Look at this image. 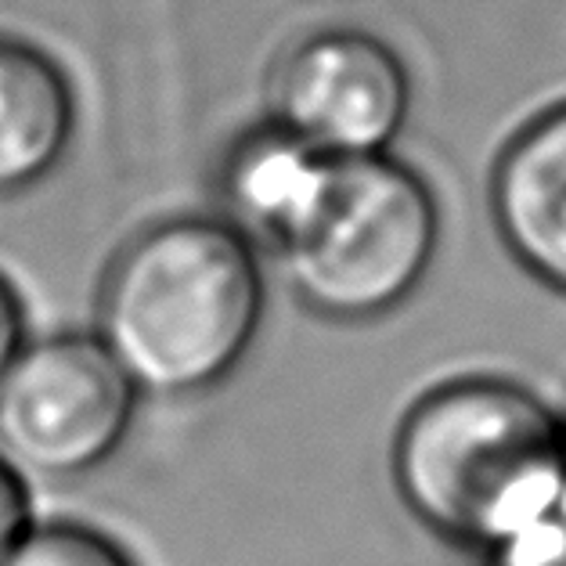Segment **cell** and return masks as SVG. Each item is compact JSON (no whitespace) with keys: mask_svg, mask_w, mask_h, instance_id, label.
I'll return each mask as SVG.
<instances>
[{"mask_svg":"<svg viewBox=\"0 0 566 566\" xmlns=\"http://www.w3.org/2000/svg\"><path fill=\"white\" fill-rule=\"evenodd\" d=\"M491 220L509 256L566 296V102L509 137L491 170Z\"/></svg>","mask_w":566,"mask_h":566,"instance_id":"cell-6","label":"cell"},{"mask_svg":"<svg viewBox=\"0 0 566 566\" xmlns=\"http://www.w3.org/2000/svg\"><path fill=\"white\" fill-rule=\"evenodd\" d=\"M268 282L256 242L224 217H170L108 264L98 336L142 397L217 390L253 350Z\"/></svg>","mask_w":566,"mask_h":566,"instance_id":"cell-1","label":"cell"},{"mask_svg":"<svg viewBox=\"0 0 566 566\" xmlns=\"http://www.w3.org/2000/svg\"><path fill=\"white\" fill-rule=\"evenodd\" d=\"M33 494L25 488V476L0 454V563L33 527Z\"/></svg>","mask_w":566,"mask_h":566,"instance_id":"cell-11","label":"cell"},{"mask_svg":"<svg viewBox=\"0 0 566 566\" xmlns=\"http://www.w3.org/2000/svg\"><path fill=\"white\" fill-rule=\"evenodd\" d=\"M25 347V317H22V300L11 289V282L0 274V379L11 368V361Z\"/></svg>","mask_w":566,"mask_h":566,"instance_id":"cell-12","label":"cell"},{"mask_svg":"<svg viewBox=\"0 0 566 566\" xmlns=\"http://www.w3.org/2000/svg\"><path fill=\"white\" fill-rule=\"evenodd\" d=\"M333 170V156L268 119L228 148L220 167L224 220H231L245 239L264 242L279 253L307 224Z\"/></svg>","mask_w":566,"mask_h":566,"instance_id":"cell-7","label":"cell"},{"mask_svg":"<svg viewBox=\"0 0 566 566\" xmlns=\"http://www.w3.org/2000/svg\"><path fill=\"white\" fill-rule=\"evenodd\" d=\"M390 476L426 531L480 552L566 505V416L516 379H448L405 411Z\"/></svg>","mask_w":566,"mask_h":566,"instance_id":"cell-2","label":"cell"},{"mask_svg":"<svg viewBox=\"0 0 566 566\" xmlns=\"http://www.w3.org/2000/svg\"><path fill=\"white\" fill-rule=\"evenodd\" d=\"M0 566H137L113 537L87 523H33Z\"/></svg>","mask_w":566,"mask_h":566,"instance_id":"cell-9","label":"cell"},{"mask_svg":"<svg viewBox=\"0 0 566 566\" xmlns=\"http://www.w3.org/2000/svg\"><path fill=\"white\" fill-rule=\"evenodd\" d=\"M76 98L59 62L15 36H0V199L40 185L65 159Z\"/></svg>","mask_w":566,"mask_h":566,"instance_id":"cell-8","label":"cell"},{"mask_svg":"<svg viewBox=\"0 0 566 566\" xmlns=\"http://www.w3.org/2000/svg\"><path fill=\"white\" fill-rule=\"evenodd\" d=\"M476 556L480 566H566V505L520 523Z\"/></svg>","mask_w":566,"mask_h":566,"instance_id":"cell-10","label":"cell"},{"mask_svg":"<svg viewBox=\"0 0 566 566\" xmlns=\"http://www.w3.org/2000/svg\"><path fill=\"white\" fill-rule=\"evenodd\" d=\"M440 245V206L426 177L394 156L336 159L325 196L274 256L311 314L365 325L426 282Z\"/></svg>","mask_w":566,"mask_h":566,"instance_id":"cell-3","label":"cell"},{"mask_svg":"<svg viewBox=\"0 0 566 566\" xmlns=\"http://www.w3.org/2000/svg\"><path fill=\"white\" fill-rule=\"evenodd\" d=\"M408 113V69L371 33H314L274 65L271 123L333 159L390 156Z\"/></svg>","mask_w":566,"mask_h":566,"instance_id":"cell-5","label":"cell"},{"mask_svg":"<svg viewBox=\"0 0 566 566\" xmlns=\"http://www.w3.org/2000/svg\"><path fill=\"white\" fill-rule=\"evenodd\" d=\"M142 394L98 336L25 339L0 379V454L22 476L76 480L127 440Z\"/></svg>","mask_w":566,"mask_h":566,"instance_id":"cell-4","label":"cell"}]
</instances>
